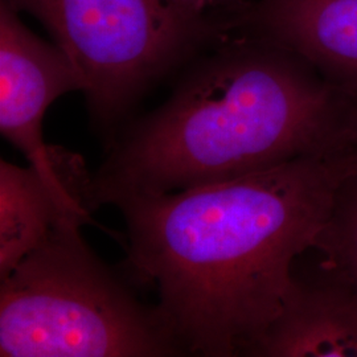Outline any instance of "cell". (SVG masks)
<instances>
[{
  "instance_id": "obj_1",
  "label": "cell",
  "mask_w": 357,
  "mask_h": 357,
  "mask_svg": "<svg viewBox=\"0 0 357 357\" xmlns=\"http://www.w3.org/2000/svg\"><path fill=\"white\" fill-rule=\"evenodd\" d=\"M342 155L306 158L241 178L116 205L128 262L187 354L249 356L295 284L347 175Z\"/></svg>"
},
{
  "instance_id": "obj_2",
  "label": "cell",
  "mask_w": 357,
  "mask_h": 357,
  "mask_svg": "<svg viewBox=\"0 0 357 357\" xmlns=\"http://www.w3.org/2000/svg\"><path fill=\"white\" fill-rule=\"evenodd\" d=\"M357 94L296 53L241 33L115 141L93 175L98 206L342 155Z\"/></svg>"
},
{
  "instance_id": "obj_3",
  "label": "cell",
  "mask_w": 357,
  "mask_h": 357,
  "mask_svg": "<svg viewBox=\"0 0 357 357\" xmlns=\"http://www.w3.org/2000/svg\"><path fill=\"white\" fill-rule=\"evenodd\" d=\"M81 228L53 230L0 280V356L187 355L159 305L142 302Z\"/></svg>"
},
{
  "instance_id": "obj_4",
  "label": "cell",
  "mask_w": 357,
  "mask_h": 357,
  "mask_svg": "<svg viewBox=\"0 0 357 357\" xmlns=\"http://www.w3.org/2000/svg\"><path fill=\"white\" fill-rule=\"evenodd\" d=\"M51 31L82 79L90 113L112 128L143 91L212 32L171 0H4Z\"/></svg>"
},
{
  "instance_id": "obj_5",
  "label": "cell",
  "mask_w": 357,
  "mask_h": 357,
  "mask_svg": "<svg viewBox=\"0 0 357 357\" xmlns=\"http://www.w3.org/2000/svg\"><path fill=\"white\" fill-rule=\"evenodd\" d=\"M97 209L93 175L81 155L52 146L43 163L0 162V280L53 230L86 225Z\"/></svg>"
},
{
  "instance_id": "obj_6",
  "label": "cell",
  "mask_w": 357,
  "mask_h": 357,
  "mask_svg": "<svg viewBox=\"0 0 357 357\" xmlns=\"http://www.w3.org/2000/svg\"><path fill=\"white\" fill-rule=\"evenodd\" d=\"M76 66L57 44L51 45L26 28L17 11L0 3V132L28 163L48 159L43 138L50 106L69 91L81 90Z\"/></svg>"
},
{
  "instance_id": "obj_7",
  "label": "cell",
  "mask_w": 357,
  "mask_h": 357,
  "mask_svg": "<svg viewBox=\"0 0 357 357\" xmlns=\"http://www.w3.org/2000/svg\"><path fill=\"white\" fill-rule=\"evenodd\" d=\"M229 26L296 53L357 94V0H255Z\"/></svg>"
},
{
  "instance_id": "obj_8",
  "label": "cell",
  "mask_w": 357,
  "mask_h": 357,
  "mask_svg": "<svg viewBox=\"0 0 357 357\" xmlns=\"http://www.w3.org/2000/svg\"><path fill=\"white\" fill-rule=\"evenodd\" d=\"M324 270L293 291L249 356L357 357V289Z\"/></svg>"
},
{
  "instance_id": "obj_9",
  "label": "cell",
  "mask_w": 357,
  "mask_h": 357,
  "mask_svg": "<svg viewBox=\"0 0 357 357\" xmlns=\"http://www.w3.org/2000/svg\"><path fill=\"white\" fill-rule=\"evenodd\" d=\"M312 249L321 253V268L357 289V172L340 180Z\"/></svg>"
},
{
  "instance_id": "obj_10",
  "label": "cell",
  "mask_w": 357,
  "mask_h": 357,
  "mask_svg": "<svg viewBox=\"0 0 357 357\" xmlns=\"http://www.w3.org/2000/svg\"><path fill=\"white\" fill-rule=\"evenodd\" d=\"M175 6L184 13H190L195 17L209 20L208 15L218 10L230 11V16L233 13H238L246 4L250 1L248 0H171Z\"/></svg>"
},
{
  "instance_id": "obj_11",
  "label": "cell",
  "mask_w": 357,
  "mask_h": 357,
  "mask_svg": "<svg viewBox=\"0 0 357 357\" xmlns=\"http://www.w3.org/2000/svg\"><path fill=\"white\" fill-rule=\"evenodd\" d=\"M342 159L344 163L348 174L357 172V122L354 128V134L351 137V141L348 143L344 153H342Z\"/></svg>"
}]
</instances>
